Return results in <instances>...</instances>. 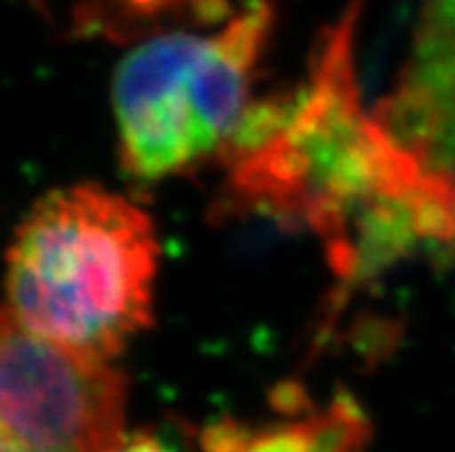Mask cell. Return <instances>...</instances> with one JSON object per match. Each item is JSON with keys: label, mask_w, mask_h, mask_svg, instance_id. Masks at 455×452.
<instances>
[{"label": "cell", "mask_w": 455, "mask_h": 452, "mask_svg": "<svg viewBox=\"0 0 455 452\" xmlns=\"http://www.w3.org/2000/svg\"><path fill=\"white\" fill-rule=\"evenodd\" d=\"M370 436L368 418L349 395L329 407L287 413L283 420L225 418L202 434L204 452H358Z\"/></svg>", "instance_id": "6"}, {"label": "cell", "mask_w": 455, "mask_h": 452, "mask_svg": "<svg viewBox=\"0 0 455 452\" xmlns=\"http://www.w3.org/2000/svg\"><path fill=\"white\" fill-rule=\"evenodd\" d=\"M375 118L423 169L455 178V0H421L410 56Z\"/></svg>", "instance_id": "5"}, {"label": "cell", "mask_w": 455, "mask_h": 452, "mask_svg": "<svg viewBox=\"0 0 455 452\" xmlns=\"http://www.w3.org/2000/svg\"><path fill=\"white\" fill-rule=\"evenodd\" d=\"M322 30L307 81L252 107L225 148L234 203L306 224L342 275H363L423 238L455 234V178L435 176L361 109L358 17Z\"/></svg>", "instance_id": "1"}, {"label": "cell", "mask_w": 455, "mask_h": 452, "mask_svg": "<svg viewBox=\"0 0 455 452\" xmlns=\"http://www.w3.org/2000/svg\"><path fill=\"white\" fill-rule=\"evenodd\" d=\"M111 452H179L172 443H167L162 436L150 434V432H137L132 436H125L123 443Z\"/></svg>", "instance_id": "8"}, {"label": "cell", "mask_w": 455, "mask_h": 452, "mask_svg": "<svg viewBox=\"0 0 455 452\" xmlns=\"http://www.w3.org/2000/svg\"><path fill=\"white\" fill-rule=\"evenodd\" d=\"M275 0H248L211 33L141 42L123 58L114 107L127 176L162 180L225 153L275 28Z\"/></svg>", "instance_id": "3"}, {"label": "cell", "mask_w": 455, "mask_h": 452, "mask_svg": "<svg viewBox=\"0 0 455 452\" xmlns=\"http://www.w3.org/2000/svg\"><path fill=\"white\" fill-rule=\"evenodd\" d=\"M160 242L137 203L98 185L42 196L7 250V307L28 328L111 362L153 319Z\"/></svg>", "instance_id": "2"}, {"label": "cell", "mask_w": 455, "mask_h": 452, "mask_svg": "<svg viewBox=\"0 0 455 452\" xmlns=\"http://www.w3.org/2000/svg\"><path fill=\"white\" fill-rule=\"evenodd\" d=\"M127 381L0 307V432L26 452H111L125 439Z\"/></svg>", "instance_id": "4"}, {"label": "cell", "mask_w": 455, "mask_h": 452, "mask_svg": "<svg viewBox=\"0 0 455 452\" xmlns=\"http://www.w3.org/2000/svg\"><path fill=\"white\" fill-rule=\"evenodd\" d=\"M0 452H26L17 446L14 441H10L3 432H0Z\"/></svg>", "instance_id": "9"}, {"label": "cell", "mask_w": 455, "mask_h": 452, "mask_svg": "<svg viewBox=\"0 0 455 452\" xmlns=\"http://www.w3.org/2000/svg\"><path fill=\"white\" fill-rule=\"evenodd\" d=\"M234 14L231 0H84L75 28L84 37L146 42L195 26L211 28Z\"/></svg>", "instance_id": "7"}]
</instances>
